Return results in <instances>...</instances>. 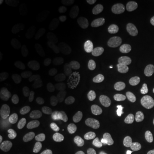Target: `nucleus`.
Here are the masks:
<instances>
[{
  "instance_id": "24",
  "label": "nucleus",
  "mask_w": 154,
  "mask_h": 154,
  "mask_svg": "<svg viewBox=\"0 0 154 154\" xmlns=\"http://www.w3.org/2000/svg\"><path fill=\"white\" fill-rule=\"evenodd\" d=\"M35 88L38 95H44L47 93L48 90L47 83L45 81L44 77L41 74H38L37 77H36Z\"/></svg>"
},
{
  "instance_id": "42",
  "label": "nucleus",
  "mask_w": 154,
  "mask_h": 154,
  "mask_svg": "<svg viewBox=\"0 0 154 154\" xmlns=\"http://www.w3.org/2000/svg\"><path fill=\"white\" fill-rule=\"evenodd\" d=\"M151 43H152V44H153L154 45V36H153V38H152V39H151Z\"/></svg>"
},
{
  "instance_id": "16",
  "label": "nucleus",
  "mask_w": 154,
  "mask_h": 154,
  "mask_svg": "<svg viewBox=\"0 0 154 154\" xmlns=\"http://www.w3.org/2000/svg\"><path fill=\"white\" fill-rule=\"evenodd\" d=\"M92 148L99 152L108 151L110 147V141L106 138L100 137L94 139L91 142Z\"/></svg>"
},
{
  "instance_id": "44",
  "label": "nucleus",
  "mask_w": 154,
  "mask_h": 154,
  "mask_svg": "<svg viewBox=\"0 0 154 154\" xmlns=\"http://www.w3.org/2000/svg\"><path fill=\"white\" fill-rule=\"evenodd\" d=\"M51 154H57V153H56V152L55 151H53V152H51Z\"/></svg>"
},
{
  "instance_id": "43",
  "label": "nucleus",
  "mask_w": 154,
  "mask_h": 154,
  "mask_svg": "<svg viewBox=\"0 0 154 154\" xmlns=\"http://www.w3.org/2000/svg\"><path fill=\"white\" fill-rule=\"evenodd\" d=\"M148 154H154V151H151L149 152V153Z\"/></svg>"
},
{
  "instance_id": "38",
  "label": "nucleus",
  "mask_w": 154,
  "mask_h": 154,
  "mask_svg": "<svg viewBox=\"0 0 154 154\" xmlns=\"http://www.w3.org/2000/svg\"><path fill=\"white\" fill-rule=\"evenodd\" d=\"M144 3L150 8H154V0H145Z\"/></svg>"
},
{
  "instance_id": "21",
  "label": "nucleus",
  "mask_w": 154,
  "mask_h": 154,
  "mask_svg": "<svg viewBox=\"0 0 154 154\" xmlns=\"http://www.w3.org/2000/svg\"><path fill=\"white\" fill-rule=\"evenodd\" d=\"M19 129H20L23 136L27 140L32 139L36 134V127L29 123H24V124H21L19 126Z\"/></svg>"
},
{
  "instance_id": "3",
  "label": "nucleus",
  "mask_w": 154,
  "mask_h": 154,
  "mask_svg": "<svg viewBox=\"0 0 154 154\" xmlns=\"http://www.w3.org/2000/svg\"><path fill=\"white\" fill-rule=\"evenodd\" d=\"M82 22L83 19L79 17H74L69 19L61 26L60 30L61 35L65 37H69L73 35L79 29Z\"/></svg>"
},
{
  "instance_id": "33",
  "label": "nucleus",
  "mask_w": 154,
  "mask_h": 154,
  "mask_svg": "<svg viewBox=\"0 0 154 154\" xmlns=\"http://www.w3.org/2000/svg\"><path fill=\"white\" fill-rule=\"evenodd\" d=\"M86 104V99L82 97V96H79L76 97L74 101H73V108L75 110L79 111L82 110L83 108L84 107V106Z\"/></svg>"
},
{
  "instance_id": "23",
  "label": "nucleus",
  "mask_w": 154,
  "mask_h": 154,
  "mask_svg": "<svg viewBox=\"0 0 154 154\" xmlns=\"http://www.w3.org/2000/svg\"><path fill=\"white\" fill-rule=\"evenodd\" d=\"M71 143V135L68 131H63L59 135H57V138L54 142V144L56 147L61 148L63 146H68Z\"/></svg>"
},
{
  "instance_id": "34",
  "label": "nucleus",
  "mask_w": 154,
  "mask_h": 154,
  "mask_svg": "<svg viewBox=\"0 0 154 154\" xmlns=\"http://www.w3.org/2000/svg\"><path fill=\"white\" fill-rule=\"evenodd\" d=\"M146 112L150 117L154 118V99H150L146 106Z\"/></svg>"
},
{
  "instance_id": "4",
  "label": "nucleus",
  "mask_w": 154,
  "mask_h": 154,
  "mask_svg": "<svg viewBox=\"0 0 154 154\" xmlns=\"http://www.w3.org/2000/svg\"><path fill=\"white\" fill-rule=\"evenodd\" d=\"M41 42L36 38H30L24 41L19 47V54L22 57H27L35 51H38L41 47Z\"/></svg>"
},
{
  "instance_id": "14",
  "label": "nucleus",
  "mask_w": 154,
  "mask_h": 154,
  "mask_svg": "<svg viewBox=\"0 0 154 154\" xmlns=\"http://www.w3.org/2000/svg\"><path fill=\"white\" fill-rule=\"evenodd\" d=\"M106 119L108 124L113 127L119 123L120 121V113L116 106H109L106 109Z\"/></svg>"
},
{
  "instance_id": "19",
  "label": "nucleus",
  "mask_w": 154,
  "mask_h": 154,
  "mask_svg": "<svg viewBox=\"0 0 154 154\" xmlns=\"http://www.w3.org/2000/svg\"><path fill=\"white\" fill-rule=\"evenodd\" d=\"M110 131V126L106 122H101L94 124L91 128V134L96 136H103Z\"/></svg>"
},
{
  "instance_id": "8",
  "label": "nucleus",
  "mask_w": 154,
  "mask_h": 154,
  "mask_svg": "<svg viewBox=\"0 0 154 154\" xmlns=\"http://www.w3.org/2000/svg\"><path fill=\"white\" fill-rule=\"evenodd\" d=\"M99 34L96 30H90L83 38L81 47L84 51H90L99 42Z\"/></svg>"
},
{
  "instance_id": "9",
  "label": "nucleus",
  "mask_w": 154,
  "mask_h": 154,
  "mask_svg": "<svg viewBox=\"0 0 154 154\" xmlns=\"http://www.w3.org/2000/svg\"><path fill=\"white\" fill-rule=\"evenodd\" d=\"M77 61L81 66V69L88 72L93 73L97 69V66L94 61V59L87 54H81L77 58Z\"/></svg>"
},
{
  "instance_id": "1",
  "label": "nucleus",
  "mask_w": 154,
  "mask_h": 154,
  "mask_svg": "<svg viewBox=\"0 0 154 154\" xmlns=\"http://www.w3.org/2000/svg\"><path fill=\"white\" fill-rule=\"evenodd\" d=\"M96 77L99 86L106 91H113L119 88V82L117 77L108 71H100L96 74Z\"/></svg>"
},
{
  "instance_id": "32",
  "label": "nucleus",
  "mask_w": 154,
  "mask_h": 154,
  "mask_svg": "<svg viewBox=\"0 0 154 154\" xmlns=\"http://www.w3.org/2000/svg\"><path fill=\"white\" fill-rule=\"evenodd\" d=\"M111 13L108 10H101L97 14V19L100 22H106L110 20L111 18Z\"/></svg>"
},
{
  "instance_id": "29",
  "label": "nucleus",
  "mask_w": 154,
  "mask_h": 154,
  "mask_svg": "<svg viewBox=\"0 0 154 154\" xmlns=\"http://www.w3.org/2000/svg\"><path fill=\"white\" fill-rule=\"evenodd\" d=\"M124 4V0H103L102 5L106 9H119Z\"/></svg>"
},
{
  "instance_id": "40",
  "label": "nucleus",
  "mask_w": 154,
  "mask_h": 154,
  "mask_svg": "<svg viewBox=\"0 0 154 154\" xmlns=\"http://www.w3.org/2000/svg\"><path fill=\"white\" fill-rule=\"evenodd\" d=\"M5 3H6V1L5 0H1V1H0V7H3V6L5 5Z\"/></svg>"
},
{
  "instance_id": "46",
  "label": "nucleus",
  "mask_w": 154,
  "mask_h": 154,
  "mask_svg": "<svg viewBox=\"0 0 154 154\" xmlns=\"http://www.w3.org/2000/svg\"><path fill=\"white\" fill-rule=\"evenodd\" d=\"M153 20H154V17H153Z\"/></svg>"
},
{
  "instance_id": "31",
  "label": "nucleus",
  "mask_w": 154,
  "mask_h": 154,
  "mask_svg": "<svg viewBox=\"0 0 154 154\" xmlns=\"http://www.w3.org/2000/svg\"><path fill=\"white\" fill-rule=\"evenodd\" d=\"M96 121V116L91 113H86L83 116L81 123L84 126L88 127L93 125Z\"/></svg>"
},
{
  "instance_id": "2",
  "label": "nucleus",
  "mask_w": 154,
  "mask_h": 154,
  "mask_svg": "<svg viewBox=\"0 0 154 154\" xmlns=\"http://www.w3.org/2000/svg\"><path fill=\"white\" fill-rule=\"evenodd\" d=\"M128 37L133 44L138 48L145 47L148 44V37L145 31L139 28H134L130 30Z\"/></svg>"
},
{
  "instance_id": "17",
  "label": "nucleus",
  "mask_w": 154,
  "mask_h": 154,
  "mask_svg": "<svg viewBox=\"0 0 154 154\" xmlns=\"http://www.w3.org/2000/svg\"><path fill=\"white\" fill-rule=\"evenodd\" d=\"M79 74L80 76L82 77L83 79L85 80L88 83L90 87L93 88V89H97L100 86L96 76H94L92 73L88 72L87 71L84 70L82 69H80L79 70Z\"/></svg>"
},
{
  "instance_id": "10",
  "label": "nucleus",
  "mask_w": 154,
  "mask_h": 154,
  "mask_svg": "<svg viewBox=\"0 0 154 154\" xmlns=\"http://www.w3.org/2000/svg\"><path fill=\"white\" fill-rule=\"evenodd\" d=\"M140 84L144 88H153L154 86V71L149 66H146L140 72Z\"/></svg>"
},
{
  "instance_id": "27",
  "label": "nucleus",
  "mask_w": 154,
  "mask_h": 154,
  "mask_svg": "<svg viewBox=\"0 0 154 154\" xmlns=\"http://www.w3.org/2000/svg\"><path fill=\"white\" fill-rule=\"evenodd\" d=\"M54 126L53 120L49 119H38L35 122V127L39 131L49 130Z\"/></svg>"
},
{
  "instance_id": "30",
  "label": "nucleus",
  "mask_w": 154,
  "mask_h": 154,
  "mask_svg": "<svg viewBox=\"0 0 154 154\" xmlns=\"http://www.w3.org/2000/svg\"><path fill=\"white\" fill-rule=\"evenodd\" d=\"M67 126L64 124H58V125H54L51 128L48 130V135L50 137L55 136V135H59L63 131H66L67 130Z\"/></svg>"
},
{
  "instance_id": "22",
  "label": "nucleus",
  "mask_w": 154,
  "mask_h": 154,
  "mask_svg": "<svg viewBox=\"0 0 154 154\" xmlns=\"http://www.w3.org/2000/svg\"><path fill=\"white\" fill-rule=\"evenodd\" d=\"M116 106L118 109L120 115L124 116H131L134 113V106H133L131 103H130L128 101H119L116 105Z\"/></svg>"
},
{
  "instance_id": "7",
  "label": "nucleus",
  "mask_w": 154,
  "mask_h": 154,
  "mask_svg": "<svg viewBox=\"0 0 154 154\" xmlns=\"http://www.w3.org/2000/svg\"><path fill=\"white\" fill-rule=\"evenodd\" d=\"M60 50V46L58 43H53L46 49L44 51L42 61L46 65H51L57 60Z\"/></svg>"
},
{
  "instance_id": "39",
  "label": "nucleus",
  "mask_w": 154,
  "mask_h": 154,
  "mask_svg": "<svg viewBox=\"0 0 154 154\" xmlns=\"http://www.w3.org/2000/svg\"><path fill=\"white\" fill-rule=\"evenodd\" d=\"M4 89L2 88V87H0V101H2V100H3L4 99Z\"/></svg>"
},
{
  "instance_id": "15",
  "label": "nucleus",
  "mask_w": 154,
  "mask_h": 154,
  "mask_svg": "<svg viewBox=\"0 0 154 154\" xmlns=\"http://www.w3.org/2000/svg\"><path fill=\"white\" fill-rule=\"evenodd\" d=\"M76 51L75 47H72V46L67 47L61 53L60 58L58 60V65L59 66H64L76 54Z\"/></svg>"
},
{
  "instance_id": "11",
  "label": "nucleus",
  "mask_w": 154,
  "mask_h": 154,
  "mask_svg": "<svg viewBox=\"0 0 154 154\" xmlns=\"http://www.w3.org/2000/svg\"><path fill=\"white\" fill-rule=\"evenodd\" d=\"M32 19L34 24L37 26H44L47 21V13L41 5H36L32 10Z\"/></svg>"
},
{
  "instance_id": "41",
  "label": "nucleus",
  "mask_w": 154,
  "mask_h": 154,
  "mask_svg": "<svg viewBox=\"0 0 154 154\" xmlns=\"http://www.w3.org/2000/svg\"><path fill=\"white\" fill-rule=\"evenodd\" d=\"M98 154H111V153L108 151H105V152H99Z\"/></svg>"
},
{
  "instance_id": "45",
  "label": "nucleus",
  "mask_w": 154,
  "mask_h": 154,
  "mask_svg": "<svg viewBox=\"0 0 154 154\" xmlns=\"http://www.w3.org/2000/svg\"><path fill=\"white\" fill-rule=\"evenodd\" d=\"M153 91H154V86H153Z\"/></svg>"
},
{
  "instance_id": "28",
  "label": "nucleus",
  "mask_w": 154,
  "mask_h": 154,
  "mask_svg": "<svg viewBox=\"0 0 154 154\" xmlns=\"http://www.w3.org/2000/svg\"><path fill=\"white\" fill-rule=\"evenodd\" d=\"M78 148L81 153L87 154L91 151L92 146L86 138H81L78 141Z\"/></svg>"
},
{
  "instance_id": "26",
  "label": "nucleus",
  "mask_w": 154,
  "mask_h": 154,
  "mask_svg": "<svg viewBox=\"0 0 154 154\" xmlns=\"http://www.w3.org/2000/svg\"><path fill=\"white\" fill-rule=\"evenodd\" d=\"M14 123L11 120L2 121L0 124V136H6L14 128Z\"/></svg>"
},
{
  "instance_id": "37",
  "label": "nucleus",
  "mask_w": 154,
  "mask_h": 154,
  "mask_svg": "<svg viewBox=\"0 0 154 154\" xmlns=\"http://www.w3.org/2000/svg\"><path fill=\"white\" fill-rule=\"evenodd\" d=\"M38 154H51L49 152V147L46 144H40L37 149Z\"/></svg>"
},
{
  "instance_id": "36",
  "label": "nucleus",
  "mask_w": 154,
  "mask_h": 154,
  "mask_svg": "<svg viewBox=\"0 0 154 154\" xmlns=\"http://www.w3.org/2000/svg\"><path fill=\"white\" fill-rule=\"evenodd\" d=\"M0 154H17L11 146L5 145L3 146L1 149Z\"/></svg>"
},
{
  "instance_id": "13",
  "label": "nucleus",
  "mask_w": 154,
  "mask_h": 154,
  "mask_svg": "<svg viewBox=\"0 0 154 154\" xmlns=\"http://www.w3.org/2000/svg\"><path fill=\"white\" fill-rule=\"evenodd\" d=\"M18 74L25 82H32L36 78L33 69L29 65L24 63H22L19 66Z\"/></svg>"
},
{
  "instance_id": "5",
  "label": "nucleus",
  "mask_w": 154,
  "mask_h": 154,
  "mask_svg": "<svg viewBox=\"0 0 154 154\" xmlns=\"http://www.w3.org/2000/svg\"><path fill=\"white\" fill-rule=\"evenodd\" d=\"M46 109L48 113L57 118H62L67 113L66 106L60 101L49 102L46 106Z\"/></svg>"
},
{
  "instance_id": "12",
  "label": "nucleus",
  "mask_w": 154,
  "mask_h": 154,
  "mask_svg": "<svg viewBox=\"0 0 154 154\" xmlns=\"http://www.w3.org/2000/svg\"><path fill=\"white\" fill-rule=\"evenodd\" d=\"M58 79L63 91L66 94L72 96L76 94V88L68 74L64 72H60L58 74Z\"/></svg>"
},
{
  "instance_id": "18",
  "label": "nucleus",
  "mask_w": 154,
  "mask_h": 154,
  "mask_svg": "<svg viewBox=\"0 0 154 154\" xmlns=\"http://www.w3.org/2000/svg\"><path fill=\"white\" fill-rule=\"evenodd\" d=\"M9 4L12 9L21 11L29 10L32 6V2L28 0H10Z\"/></svg>"
},
{
  "instance_id": "35",
  "label": "nucleus",
  "mask_w": 154,
  "mask_h": 154,
  "mask_svg": "<svg viewBox=\"0 0 154 154\" xmlns=\"http://www.w3.org/2000/svg\"><path fill=\"white\" fill-rule=\"evenodd\" d=\"M111 32V29L109 26H103L99 28L98 29V32L99 34L103 37H106L110 34Z\"/></svg>"
},
{
  "instance_id": "25",
  "label": "nucleus",
  "mask_w": 154,
  "mask_h": 154,
  "mask_svg": "<svg viewBox=\"0 0 154 154\" xmlns=\"http://www.w3.org/2000/svg\"><path fill=\"white\" fill-rule=\"evenodd\" d=\"M24 108L26 112L32 115L40 116L42 114V109L41 106L34 101H28L24 105Z\"/></svg>"
},
{
  "instance_id": "6",
  "label": "nucleus",
  "mask_w": 154,
  "mask_h": 154,
  "mask_svg": "<svg viewBox=\"0 0 154 154\" xmlns=\"http://www.w3.org/2000/svg\"><path fill=\"white\" fill-rule=\"evenodd\" d=\"M132 19V14L128 9H123L116 19V27L120 31H125L129 27Z\"/></svg>"
},
{
  "instance_id": "20",
  "label": "nucleus",
  "mask_w": 154,
  "mask_h": 154,
  "mask_svg": "<svg viewBox=\"0 0 154 154\" xmlns=\"http://www.w3.org/2000/svg\"><path fill=\"white\" fill-rule=\"evenodd\" d=\"M107 103L106 99L102 95H94L89 98L88 101V106L91 109H96L103 107Z\"/></svg>"
}]
</instances>
